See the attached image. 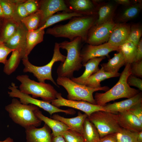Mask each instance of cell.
<instances>
[{"mask_svg":"<svg viewBox=\"0 0 142 142\" xmlns=\"http://www.w3.org/2000/svg\"><path fill=\"white\" fill-rule=\"evenodd\" d=\"M97 18V14L74 17L66 24L57 25L48 29L46 33L55 37L67 38L70 41L79 37L86 42L89 31Z\"/></svg>","mask_w":142,"mask_h":142,"instance_id":"6da1fadb","label":"cell"},{"mask_svg":"<svg viewBox=\"0 0 142 142\" xmlns=\"http://www.w3.org/2000/svg\"><path fill=\"white\" fill-rule=\"evenodd\" d=\"M83 40L77 37L70 42L64 41L59 43L60 48L65 49L67 55L63 63H61L57 70L58 77H73L75 71H78L83 66L80 56Z\"/></svg>","mask_w":142,"mask_h":142,"instance_id":"7a4b0ae2","label":"cell"},{"mask_svg":"<svg viewBox=\"0 0 142 142\" xmlns=\"http://www.w3.org/2000/svg\"><path fill=\"white\" fill-rule=\"evenodd\" d=\"M130 68V64H126L118 81L114 87L104 93H95L94 99L96 104L104 106L117 99L131 98L140 92L139 90L131 88L127 82L128 77L131 74Z\"/></svg>","mask_w":142,"mask_h":142,"instance_id":"3957f363","label":"cell"},{"mask_svg":"<svg viewBox=\"0 0 142 142\" xmlns=\"http://www.w3.org/2000/svg\"><path fill=\"white\" fill-rule=\"evenodd\" d=\"M39 108L33 104H23L14 98L5 108L12 121L25 129L31 126L37 127L41 125L42 121L35 114V111Z\"/></svg>","mask_w":142,"mask_h":142,"instance_id":"277c9868","label":"cell"},{"mask_svg":"<svg viewBox=\"0 0 142 142\" xmlns=\"http://www.w3.org/2000/svg\"><path fill=\"white\" fill-rule=\"evenodd\" d=\"M16 79L21 83L19 90L23 93L31 94L35 99L40 97L43 100L50 103L56 98L58 92L50 84L36 82L27 75H18Z\"/></svg>","mask_w":142,"mask_h":142,"instance_id":"5b68a950","label":"cell"},{"mask_svg":"<svg viewBox=\"0 0 142 142\" xmlns=\"http://www.w3.org/2000/svg\"><path fill=\"white\" fill-rule=\"evenodd\" d=\"M56 83L58 85L63 87L68 94L67 99L73 101L84 100L96 104L93 96L95 92L103 90L106 92L109 89L107 86L97 88H92L77 84L70 79L65 77H58Z\"/></svg>","mask_w":142,"mask_h":142,"instance_id":"8992f818","label":"cell"},{"mask_svg":"<svg viewBox=\"0 0 142 142\" xmlns=\"http://www.w3.org/2000/svg\"><path fill=\"white\" fill-rule=\"evenodd\" d=\"M60 49L59 43H55L52 59L47 64L43 66H38L33 65L29 61L28 58L22 59L24 66L23 72L32 73L39 82H45L46 80H50L55 86L59 87L52 77V71L53 66L56 62L60 61L63 63L65 60L66 56L60 53Z\"/></svg>","mask_w":142,"mask_h":142,"instance_id":"52a82bcc","label":"cell"},{"mask_svg":"<svg viewBox=\"0 0 142 142\" xmlns=\"http://www.w3.org/2000/svg\"><path fill=\"white\" fill-rule=\"evenodd\" d=\"M88 118L96 128L100 138L117 133L122 128L118 123L117 114L115 113L100 110L93 113Z\"/></svg>","mask_w":142,"mask_h":142,"instance_id":"ba28073f","label":"cell"},{"mask_svg":"<svg viewBox=\"0 0 142 142\" xmlns=\"http://www.w3.org/2000/svg\"><path fill=\"white\" fill-rule=\"evenodd\" d=\"M17 88L14 83H11L8 87L11 91L8 92L10 97L19 98L20 102L23 104H31L35 105L48 112L51 116L53 114L58 112L64 113L69 115H73L76 113L74 109H60L50 103L33 98L29 95L21 92Z\"/></svg>","mask_w":142,"mask_h":142,"instance_id":"9c48e42d","label":"cell"},{"mask_svg":"<svg viewBox=\"0 0 142 142\" xmlns=\"http://www.w3.org/2000/svg\"><path fill=\"white\" fill-rule=\"evenodd\" d=\"M115 23L112 19L99 25H93L89 31L86 42L93 45L107 42Z\"/></svg>","mask_w":142,"mask_h":142,"instance_id":"30bf717a","label":"cell"},{"mask_svg":"<svg viewBox=\"0 0 142 142\" xmlns=\"http://www.w3.org/2000/svg\"><path fill=\"white\" fill-rule=\"evenodd\" d=\"M51 104L58 108L62 106L71 107L81 111L89 116L93 113L98 111H106L103 106L94 104L84 100H71L63 98L61 93H58L56 98L52 100Z\"/></svg>","mask_w":142,"mask_h":142,"instance_id":"8fae6325","label":"cell"},{"mask_svg":"<svg viewBox=\"0 0 142 142\" xmlns=\"http://www.w3.org/2000/svg\"><path fill=\"white\" fill-rule=\"evenodd\" d=\"M114 51L119 52V47L112 45L108 42L97 45L88 44L81 49L80 56L82 65L89 59L96 57L106 56L109 57V54Z\"/></svg>","mask_w":142,"mask_h":142,"instance_id":"7c38bea8","label":"cell"},{"mask_svg":"<svg viewBox=\"0 0 142 142\" xmlns=\"http://www.w3.org/2000/svg\"><path fill=\"white\" fill-rule=\"evenodd\" d=\"M39 10L41 12L42 18L38 28L42 26L49 18L57 12H73L68 8L64 0H39Z\"/></svg>","mask_w":142,"mask_h":142,"instance_id":"4fadbf2b","label":"cell"},{"mask_svg":"<svg viewBox=\"0 0 142 142\" xmlns=\"http://www.w3.org/2000/svg\"><path fill=\"white\" fill-rule=\"evenodd\" d=\"M28 31L24 25L21 22L14 34L4 43L7 47L11 49H19L20 50L22 59L26 58V36Z\"/></svg>","mask_w":142,"mask_h":142,"instance_id":"5bb4252c","label":"cell"},{"mask_svg":"<svg viewBox=\"0 0 142 142\" xmlns=\"http://www.w3.org/2000/svg\"><path fill=\"white\" fill-rule=\"evenodd\" d=\"M26 142H52L50 128L46 124L40 128L31 126L25 129Z\"/></svg>","mask_w":142,"mask_h":142,"instance_id":"9a60e30c","label":"cell"},{"mask_svg":"<svg viewBox=\"0 0 142 142\" xmlns=\"http://www.w3.org/2000/svg\"><path fill=\"white\" fill-rule=\"evenodd\" d=\"M68 8L73 12L84 16L97 14L96 6L93 1L89 0H65Z\"/></svg>","mask_w":142,"mask_h":142,"instance_id":"2e32d148","label":"cell"},{"mask_svg":"<svg viewBox=\"0 0 142 142\" xmlns=\"http://www.w3.org/2000/svg\"><path fill=\"white\" fill-rule=\"evenodd\" d=\"M130 26L126 23H115L107 42L111 45L119 47L127 40Z\"/></svg>","mask_w":142,"mask_h":142,"instance_id":"e0dca14e","label":"cell"},{"mask_svg":"<svg viewBox=\"0 0 142 142\" xmlns=\"http://www.w3.org/2000/svg\"><path fill=\"white\" fill-rule=\"evenodd\" d=\"M118 113V121L121 128L134 132L142 131V123L135 115L128 111Z\"/></svg>","mask_w":142,"mask_h":142,"instance_id":"ac0fdd59","label":"cell"},{"mask_svg":"<svg viewBox=\"0 0 142 142\" xmlns=\"http://www.w3.org/2000/svg\"><path fill=\"white\" fill-rule=\"evenodd\" d=\"M97 10V18L93 25H99L113 19L116 7L111 2H104L101 1L93 0Z\"/></svg>","mask_w":142,"mask_h":142,"instance_id":"d6986e66","label":"cell"},{"mask_svg":"<svg viewBox=\"0 0 142 142\" xmlns=\"http://www.w3.org/2000/svg\"><path fill=\"white\" fill-rule=\"evenodd\" d=\"M142 102V93L140 92L133 97L119 102L103 106L106 111L117 113L128 111L136 105Z\"/></svg>","mask_w":142,"mask_h":142,"instance_id":"ffe728a7","label":"cell"},{"mask_svg":"<svg viewBox=\"0 0 142 142\" xmlns=\"http://www.w3.org/2000/svg\"><path fill=\"white\" fill-rule=\"evenodd\" d=\"M88 115L85 113L82 114L80 111L77 116L70 118H65L58 114H55L52 116L51 118L59 121L68 126L70 129L75 131L82 135L83 130V124Z\"/></svg>","mask_w":142,"mask_h":142,"instance_id":"44dd1931","label":"cell"},{"mask_svg":"<svg viewBox=\"0 0 142 142\" xmlns=\"http://www.w3.org/2000/svg\"><path fill=\"white\" fill-rule=\"evenodd\" d=\"M121 73H110L104 71L101 67L97 72L92 75L85 81L77 84L85 85L92 88H97L101 87V82L106 79L111 78L119 76Z\"/></svg>","mask_w":142,"mask_h":142,"instance_id":"7402d4cb","label":"cell"},{"mask_svg":"<svg viewBox=\"0 0 142 142\" xmlns=\"http://www.w3.org/2000/svg\"><path fill=\"white\" fill-rule=\"evenodd\" d=\"M37 116L47 124L52 131V136L60 135L61 133L70 129L63 123L57 120L49 118L43 115L39 108L35 111Z\"/></svg>","mask_w":142,"mask_h":142,"instance_id":"603a6c76","label":"cell"},{"mask_svg":"<svg viewBox=\"0 0 142 142\" xmlns=\"http://www.w3.org/2000/svg\"><path fill=\"white\" fill-rule=\"evenodd\" d=\"M105 58V57L104 56L90 59L83 65L85 68V71L83 74L79 77H73L70 79L77 83L85 81L99 70V65L100 62Z\"/></svg>","mask_w":142,"mask_h":142,"instance_id":"cb8c5ba5","label":"cell"},{"mask_svg":"<svg viewBox=\"0 0 142 142\" xmlns=\"http://www.w3.org/2000/svg\"><path fill=\"white\" fill-rule=\"evenodd\" d=\"M126 64L124 56L121 52L119 51L118 53L115 54L114 57L109 59L107 63L100 65L105 71L116 73H118L120 69Z\"/></svg>","mask_w":142,"mask_h":142,"instance_id":"d4e9b609","label":"cell"},{"mask_svg":"<svg viewBox=\"0 0 142 142\" xmlns=\"http://www.w3.org/2000/svg\"><path fill=\"white\" fill-rule=\"evenodd\" d=\"M21 22L4 18L0 29V41L4 43L10 39L16 31Z\"/></svg>","mask_w":142,"mask_h":142,"instance_id":"484cf974","label":"cell"},{"mask_svg":"<svg viewBox=\"0 0 142 142\" xmlns=\"http://www.w3.org/2000/svg\"><path fill=\"white\" fill-rule=\"evenodd\" d=\"M25 1L0 0V3L4 14V18L11 19L18 22H21L17 14V6L18 3Z\"/></svg>","mask_w":142,"mask_h":142,"instance_id":"4316f807","label":"cell"},{"mask_svg":"<svg viewBox=\"0 0 142 142\" xmlns=\"http://www.w3.org/2000/svg\"><path fill=\"white\" fill-rule=\"evenodd\" d=\"M44 30L39 31L36 30L28 31L26 36L25 57L28 56L34 48L43 40Z\"/></svg>","mask_w":142,"mask_h":142,"instance_id":"83f0119b","label":"cell"},{"mask_svg":"<svg viewBox=\"0 0 142 142\" xmlns=\"http://www.w3.org/2000/svg\"><path fill=\"white\" fill-rule=\"evenodd\" d=\"M83 16H85L75 12L63 11L61 12H58L50 16L42 26L36 30L37 31H39L44 30L45 28L61 21L70 19L74 17Z\"/></svg>","mask_w":142,"mask_h":142,"instance_id":"f1b7e54d","label":"cell"},{"mask_svg":"<svg viewBox=\"0 0 142 142\" xmlns=\"http://www.w3.org/2000/svg\"><path fill=\"white\" fill-rule=\"evenodd\" d=\"M82 135L84 142H97L100 138L96 128L88 117L85 119L84 123Z\"/></svg>","mask_w":142,"mask_h":142,"instance_id":"f546056e","label":"cell"},{"mask_svg":"<svg viewBox=\"0 0 142 142\" xmlns=\"http://www.w3.org/2000/svg\"><path fill=\"white\" fill-rule=\"evenodd\" d=\"M142 8L141 1H137L122 12L118 18V21L120 23H124L133 19L138 15Z\"/></svg>","mask_w":142,"mask_h":142,"instance_id":"4dcf8cb0","label":"cell"},{"mask_svg":"<svg viewBox=\"0 0 142 142\" xmlns=\"http://www.w3.org/2000/svg\"><path fill=\"white\" fill-rule=\"evenodd\" d=\"M21 59H22L21 50L19 49L13 50L10 58L4 64L3 72L7 75H11L18 67Z\"/></svg>","mask_w":142,"mask_h":142,"instance_id":"1f68e13d","label":"cell"},{"mask_svg":"<svg viewBox=\"0 0 142 142\" xmlns=\"http://www.w3.org/2000/svg\"><path fill=\"white\" fill-rule=\"evenodd\" d=\"M119 47V51L121 52L124 56L126 64H131L134 62L136 56L137 46L127 40Z\"/></svg>","mask_w":142,"mask_h":142,"instance_id":"d6a6232c","label":"cell"},{"mask_svg":"<svg viewBox=\"0 0 142 142\" xmlns=\"http://www.w3.org/2000/svg\"><path fill=\"white\" fill-rule=\"evenodd\" d=\"M41 18V12L38 10L23 18L21 22L28 31L34 30L39 28Z\"/></svg>","mask_w":142,"mask_h":142,"instance_id":"836d02e7","label":"cell"},{"mask_svg":"<svg viewBox=\"0 0 142 142\" xmlns=\"http://www.w3.org/2000/svg\"><path fill=\"white\" fill-rule=\"evenodd\" d=\"M138 133L122 128L117 133V142H137Z\"/></svg>","mask_w":142,"mask_h":142,"instance_id":"e575fe53","label":"cell"},{"mask_svg":"<svg viewBox=\"0 0 142 142\" xmlns=\"http://www.w3.org/2000/svg\"><path fill=\"white\" fill-rule=\"evenodd\" d=\"M142 34V28L139 24H134L130 26L128 40L133 43L136 46L141 39Z\"/></svg>","mask_w":142,"mask_h":142,"instance_id":"d590c367","label":"cell"},{"mask_svg":"<svg viewBox=\"0 0 142 142\" xmlns=\"http://www.w3.org/2000/svg\"><path fill=\"white\" fill-rule=\"evenodd\" d=\"M66 142H84L82 135L70 129L61 133Z\"/></svg>","mask_w":142,"mask_h":142,"instance_id":"8d00e7d4","label":"cell"},{"mask_svg":"<svg viewBox=\"0 0 142 142\" xmlns=\"http://www.w3.org/2000/svg\"><path fill=\"white\" fill-rule=\"evenodd\" d=\"M24 4L29 15L36 12L39 9V0H26Z\"/></svg>","mask_w":142,"mask_h":142,"instance_id":"74e56055","label":"cell"},{"mask_svg":"<svg viewBox=\"0 0 142 142\" xmlns=\"http://www.w3.org/2000/svg\"><path fill=\"white\" fill-rule=\"evenodd\" d=\"M14 50L7 47L4 43L0 41V63L4 64L8 55Z\"/></svg>","mask_w":142,"mask_h":142,"instance_id":"f35d334b","label":"cell"},{"mask_svg":"<svg viewBox=\"0 0 142 142\" xmlns=\"http://www.w3.org/2000/svg\"><path fill=\"white\" fill-rule=\"evenodd\" d=\"M130 70L131 74L142 77V60L133 62L131 64Z\"/></svg>","mask_w":142,"mask_h":142,"instance_id":"ab89813d","label":"cell"},{"mask_svg":"<svg viewBox=\"0 0 142 142\" xmlns=\"http://www.w3.org/2000/svg\"><path fill=\"white\" fill-rule=\"evenodd\" d=\"M127 82L130 86H133L142 90V80L131 74L128 77Z\"/></svg>","mask_w":142,"mask_h":142,"instance_id":"60d3db41","label":"cell"},{"mask_svg":"<svg viewBox=\"0 0 142 142\" xmlns=\"http://www.w3.org/2000/svg\"><path fill=\"white\" fill-rule=\"evenodd\" d=\"M25 1L18 3L17 6V14L21 21L29 15L24 4V3Z\"/></svg>","mask_w":142,"mask_h":142,"instance_id":"b9f144b4","label":"cell"},{"mask_svg":"<svg viewBox=\"0 0 142 142\" xmlns=\"http://www.w3.org/2000/svg\"><path fill=\"white\" fill-rule=\"evenodd\" d=\"M127 111L136 116L142 123V102L136 105Z\"/></svg>","mask_w":142,"mask_h":142,"instance_id":"7bdbcfd3","label":"cell"},{"mask_svg":"<svg viewBox=\"0 0 142 142\" xmlns=\"http://www.w3.org/2000/svg\"><path fill=\"white\" fill-rule=\"evenodd\" d=\"M117 133L106 135L100 138L97 142H117Z\"/></svg>","mask_w":142,"mask_h":142,"instance_id":"ee69618b","label":"cell"},{"mask_svg":"<svg viewBox=\"0 0 142 142\" xmlns=\"http://www.w3.org/2000/svg\"><path fill=\"white\" fill-rule=\"evenodd\" d=\"M142 39L141 38L137 46L136 56L134 62H137L142 60Z\"/></svg>","mask_w":142,"mask_h":142,"instance_id":"f6af8a7d","label":"cell"},{"mask_svg":"<svg viewBox=\"0 0 142 142\" xmlns=\"http://www.w3.org/2000/svg\"><path fill=\"white\" fill-rule=\"evenodd\" d=\"M137 1L133 3L132 1L129 0H115V3L118 4H122L127 7L129 6L136 3Z\"/></svg>","mask_w":142,"mask_h":142,"instance_id":"bcb514c9","label":"cell"},{"mask_svg":"<svg viewBox=\"0 0 142 142\" xmlns=\"http://www.w3.org/2000/svg\"><path fill=\"white\" fill-rule=\"evenodd\" d=\"M52 142H66L63 138L61 135L52 136Z\"/></svg>","mask_w":142,"mask_h":142,"instance_id":"7dc6e473","label":"cell"},{"mask_svg":"<svg viewBox=\"0 0 142 142\" xmlns=\"http://www.w3.org/2000/svg\"><path fill=\"white\" fill-rule=\"evenodd\" d=\"M137 142H142V131L138 133Z\"/></svg>","mask_w":142,"mask_h":142,"instance_id":"c3c4849f","label":"cell"},{"mask_svg":"<svg viewBox=\"0 0 142 142\" xmlns=\"http://www.w3.org/2000/svg\"><path fill=\"white\" fill-rule=\"evenodd\" d=\"M0 142H14V140L12 138L9 137L3 141H0Z\"/></svg>","mask_w":142,"mask_h":142,"instance_id":"681fc988","label":"cell"},{"mask_svg":"<svg viewBox=\"0 0 142 142\" xmlns=\"http://www.w3.org/2000/svg\"><path fill=\"white\" fill-rule=\"evenodd\" d=\"M0 18H4V16L2 9L0 3Z\"/></svg>","mask_w":142,"mask_h":142,"instance_id":"f907efd6","label":"cell"},{"mask_svg":"<svg viewBox=\"0 0 142 142\" xmlns=\"http://www.w3.org/2000/svg\"><path fill=\"white\" fill-rule=\"evenodd\" d=\"M4 18H0V29L1 27Z\"/></svg>","mask_w":142,"mask_h":142,"instance_id":"816d5d0a","label":"cell"}]
</instances>
